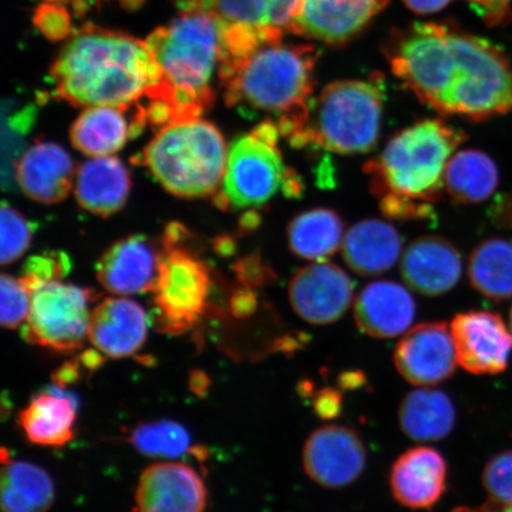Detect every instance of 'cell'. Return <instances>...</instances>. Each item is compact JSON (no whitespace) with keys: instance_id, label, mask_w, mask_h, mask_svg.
I'll return each instance as SVG.
<instances>
[{"instance_id":"obj_1","label":"cell","mask_w":512,"mask_h":512,"mask_svg":"<svg viewBox=\"0 0 512 512\" xmlns=\"http://www.w3.org/2000/svg\"><path fill=\"white\" fill-rule=\"evenodd\" d=\"M396 78L447 117L485 121L512 112V63L494 44L435 23H415L390 51Z\"/></svg>"},{"instance_id":"obj_2","label":"cell","mask_w":512,"mask_h":512,"mask_svg":"<svg viewBox=\"0 0 512 512\" xmlns=\"http://www.w3.org/2000/svg\"><path fill=\"white\" fill-rule=\"evenodd\" d=\"M50 75L56 95L70 105L124 111L150 99L162 79L146 42L93 24L74 32Z\"/></svg>"},{"instance_id":"obj_3","label":"cell","mask_w":512,"mask_h":512,"mask_svg":"<svg viewBox=\"0 0 512 512\" xmlns=\"http://www.w3.org/2000/svg\"><path fill=\"white\" fill-rule=\"evenodd\" d=\"M317 59L316 48L306 44H262L219 68L227 104L274 115L280 134L291 138L309 117Z\"/></svg>"},{"instance_id":"obj_4","label":"cell","mask_w":512,"mask_h":512,"mask_svg":"<svg viewBox=\"0 0 512 512\" xmlns=\"http://www.w3.org/2000/svg\"><path fill=\"white\" fill-rule=\"evenodd\" d=\"M222 28L214 10L184 11L145 41L162 73L150 100L168 104L174 121L198 118L213 104L210 81L221 60Z\"/></svg>"},{"instance_id":"obj_5","label":"cell","mask_w":512,"mask_h":512,"mask_svg":"<svg viewBox=\"0 0 512 512\" xmlns=\"http://www.w3.org/2000/svg\"><path fill=\"white\" fill-rule=\"evenodd\" d=\"M465 139V132L438 119L405 128L364 168L371 191L380 198L394 195L428 204L437 201L445 185L446 166Z\"/></svg>"},{"instance_id":"obj_6","label":"cell","mask_w":512,"mask_h":512,"mask_svg":"<svg viewBox=\"0 0 512 512\" xmlns=\"http://www.w3.org/2000/svg\"><path fill=\"white\" fill-rule=\"evenodd\" d=\"M228 153L222 133L198 117L160 127L142 162L172 195L207 197L221 188Z\"/></svg>"},{"instance_id":"obj_7","label":"cell","mask_w":512,"mask_h":512,"mask_svg":"<svg viewBox=\"0 0 512 512\" xmlns=\"http://www.w3.org/2000/svg\"><path fill=\"white\" fill-rule=\"evenodd\" d=\"M383 101L380 79L331 83L311 101L305 124L288 139L297 149L318 147L339 155L367 153L380 137Z\"/></svg>"},{"instance_id":"obj_8","label":"cell","mask_w":512,"mask_h":512,"mask_svg":"<svg viewBox=\"0 0 512 512\" xmlns=\"http://www.w3.org/2000/svg\"><path fill=\"white\" fill-rule=\"evenodd\" d=\"M166 235L159 274L153 288L157 324L163 332L183 334L200 322L207 310L208 266Z\"/></svg>"},{"instance_id":"obj_9","label":"cell","mask_w":512,"mask_h":512,"mask_svg":"<svg viewBox=\"0 0 512 512\" xmlns=\"http://www.w3.org/2000/svg\"><path fill=\"white\" fill-rule=\"evenodd\" d=\"M28 284L32 290L24 329L28 341L60 352L80 349L91 324V292L57 279Z\"/></svg>"},{"instance_id":"obj_10","label":"cell","mask_w":512,"mask_h":512,"mask_svg":"<svg viewBox=\"0 0 512 512\" xmlns=\"http://www.w3.org/2000/svg\"><path fill=\"white\" fill-rule=\"evenodd\" d=\"M287 171L278 142L255 131L240 137L230 146L217 204L221 208L260 207L284 188Z\"/></svg>"},{"instance_id":"obj_11","label":"cell","mask_w":512,"mask_h":512,"mask_svg":"<svg viewBox=\"0 0 512 512\" xmlns=\"http://www.w3.org/2000/svg\"><path fill=\"white\" fill-rule=\"evenodd\" d=\"M367 448L354 428L328 425L313 431L303 450L306 475L326 489H342L363 475Z\"/></svg>"},{"instance_id":"obj_12","label":"cell","mask_w":512,"mask_h":512,"mask_svg":"<svg viewBox=\"0 0 512 512\" xmlns=\"http://www.w3.org/2000/svg\"><path fill=\"white\" fill-rule=\"evenodd\" d=\"M394 363L413 386H435L450 379L458 364L450 326L437 322L414 326L396 345Z\"/></svg>"},{"instance_id":"obj_13","label":"cell","mask_w":512,"mask_h":512,"mask_svg":"<svg viewBox=\"0 0 512 512\" xmlns=\"http://www.w3.org/2000/svg\"><path fill=\"white\" fill-rule=\"evenodd\" d=\"M450 328L460 367L475 375L507 369L512 335L501 316L489 311L459 313Z\"/></svg>"},{"instance_id":"obj_14","label":"cell","mask_w":512,"mask_h":512,"mask_svg":"<svg viewBox=\"0 0 512 512\" xmlns=\"http://www.w3.org/2000/svg\"><path fill=\"white\" fill-rule=\"evenodd\" d=\"M292 309L313 325L336 323L349 310L354 281L341 267L317 261L299 270L288 290Z\"/></svg>"},{"instance_id":"obj_15","label":"cell","mask_w":512,"mask_h":512,"mask_svg":"<svg viewBox=\"0 0 512 512\" xmlns=\"http://www.w3.org/2000/svg\"><path fill=\"white\" fill-rule=\"evenodd\" d=\"M137 512H202L207 490L192 467L160 463L147 467L136 492Z\"/></svg>"},{"instance_id":"obj_16","label":"cell","mask_w":512,"mask_h":512,"mask_svg":"<svg viewBox=\"0 0 512 512\" xmlns=\"http://www.w3.org/2000/svg\"><path fill=\"white\" fill-rule=\"evenodd\" d=\"M446 459L435 448L419 446L402 453L390 470L395 501L413 510H431L447 489Z\"/></svg>"},{"instance_id":"obj_17","label":"cell","mask_w":512,"mask_h":512,"mask_svg":"<svg viewBox=\"0 0 512 512\" xmlns=\"http://www.w3.org/2000/svg\"><path fill=\"white\" fill-rule=\"evenodd\" d=\"M162 254L144 236L115 242L96 265V274L108 292L118 296L153 291Z\"/></svg>"},{"instance_id":"obj_18","label":"cell","mask_w":512,"mask_h":512,"mask_svg":"<svg viewBox=\"0 0 512 512\" xmlns=\"http://www.w3.org/2000/svg\"><path fill=\"white\" fill-rule=\"evenodd\" d=\"M401 275L422 296L437 297L451 291L462 277V256L439 236H422L402 254Z\"/></svg>"},{"instance_id":"obj_19","label":"cell","mask_w":512,"mask_h":512,"mask_svg":"<svg viewBox=\"0 0 512 512\" xmlns=\"http://www.w3.org/2000/svg\"><path fill=\"white\" fill-rule=\"evenodd\" d=\"M388 0H303L296 34L329 44L348 41L386 8Z\"/></svg>"},{"instance_id":"obj_20","label":"cell","mask_w":512,"mask_h":512,"mask_svg":"<svg viewBox=\"0 0 512 512\" xmlns=\"http://www.w3.org/2000/svg\"><path fill=\"white\" fill-rule=\"evenodd\" d=\"M147 336L143 307L125 298H107L95 307L88 339L96 351L111 358L136 354Z\"/></svg>"},{"instance_id":"obj_21","label":"cell","mask_w":512,"mask_h":512,"mask_svg":"<svg viewBox=\"0 0 512 512\" xmlns=\"http://www.w3.org/2000/svg\"><path fill=\"white\" fill-rule=\"evenodd\" d=\"M355 320L363 334L394 338L412 325L416 305L412 294L394 281L380 280L364 287L355 300Z\"/></svg>"},{"instance_id":"obj_22","label":"cell","mask_w":512,"mask_h":512,"mask_svg":"<svg viewBox=\"0 0 512 512\" xmlns=\"http://www.w3.org/2000/svg\"><path fill=\"white\" fill-rule=\"evenodd\" d=\"M19 187L31 200L53 204L72 190L76 171L66 150L54 143H37L19 159L16 169Z\"/></svg>"},{"instance_id":"obj_23","label":"cell","mask_w":512,"mask_h":512,"mask_svg":"<svg viewBox=\"0 0 512 512\" xmlns=\"http://www.w3.org/2000/svg\"><path fill=\"white\" fill-rule=\"evenodd\" d=\"M74 188L83 209L107 217L125 206L131 177L118 158L93 157L79 166Z\"/></svg>"},{"instance_id":"obj_24","label":"cell","mask_w":512,"mask_h":512,"mask_svg":"<svg viewBox=\"0 0 512 512\" xmlns=\"http://www.w3.org/2000/svg\"><path fill=\"white\" fill-rule=\"evenodd\" d=\"M343 256L357 274L377 275L399 260L402 239L392 224L382 220H363L352 226L343 241Z\"/></svg>"},{"instance_id":"obj_25","label":"cell","mask_w":512,"mask_h":512,"mask_svg":"<svg viewBox=\"0 0 512 512\" xmlns=\"http://www.w3.org/2000/svg\"><path fill=\"white\" fill-rule=\"evenodd\" d=\"M125 112L110 106L87 107L70 128L75 149L92 158L112 156L123 149L144 127L128 123Z\"/></svg>"},{"instance_id":"obj_26","label":"cell","mask_w":512,"mask_h":512,"mask_svg":"<svg viewBox=\"0 0 512 512\" xmlns=\"http://www.w3.org/2000/svg\"><path fill=\"white\" fill-rule=\"evenodd\" d=\"M456 419V408L450 396L438 389L412 390L399 408L401 431L422 443L448 437L456 426Z\"/></svg>"},{"instance_id":"obj_27","label":"cell","mask_w":512,"mask_h":512,"mask_svg":"<svg viewBox=\"0 0 512 512\" xmlns=\"http://www.w3.org/2000/svg\"><path fill=\"white\" fill-rule=\"evenodd\" d=\"M76 407L68 396L43 393L19 414V425L32 444L61 447L74 437Z\"/></svg>"},{"instance_id":"obj_28","label":"cell","mask_w":512,"mask_h":512,"mask_svg":"<svg viewBox=\"0 0 512 512\" xmlns=\"http://www.w3.org/2000/svg\"><path fill=\"white\" fill-rule=\"evenodd\" d=\"M54 483L42 467L3 460L0 502L3 512H47L54 502Z\"/></svg>"},{"instance_id":"obj_29","label":"cell","mask_w":512,"mask_h":512,"mask_svg":"<svg viewBox=\"0 0 512 512\" xmlns=\"http://www.w3.org/2000/svg\"><path fill=\"white\" fill-rule=\"evenodd\" d=\"M344 224L336 211L325 208L305 211L287 229L288 246L299 258L323 261L334 255L344 241Z\"/></svg>"},{"instance_id":"obj_30","label":"cell","mask_w":512,"mask_h":512,"mask_svg":"<svg viewBox=\"0 0 512 512\" xmlns=\"http://www.w3.org/2000/svg\"><path fill=\"white\" fill-rule=\"evenodd\" d=\"M498 183L497 165L482 151H460L446 166V189L453 200L460 203L475 204L489 200Z\"/></svg>"},{"instance_id":"obj_31","label":"cell","mask_w":512,"mask_h":512,"mask_svg":"<svg viewBox=\"0 0 512 512\" xmlns=\"http://www.w3.org/2000/svg\"><path fill=\"white\" fill-rule=\"evenodd\" d=\"M469 279L475 290L492 300L512 297V241L491 238L473 249Z\"/></svg>"},{"instance_id":"obj_32","label":"cell","mask_w":512,"mask_h":512,"mask_svg":"<svg viewBox=\"0 0 512 512\" xmlns=\"http://www.w3.org/2000/svg\"><path fill=\"white\" fill-rule=\"evenodd\" d=\"M303 0H215L213 9L222 21L253 29L296 32Z\"/></svg>"},{"instance_id":"obj_33","label":"cell","mask_w":512,"mask_h":512,"mask_svg":"<svg viewBox=\"0 0 512 512\" xmlns=\"http://www.w3.org/2000/svg\"><path fill=\"white\" fill-rule=\"evenodd\" d=\"M134 448L143 456L176 459L190 451L191 438L178 422L158 420L138 425L130 435Z\"/></svg>"},{"instance_id":"obj_34","label":"cell","mask_w":512,"mask_h":512,"mask_svg":"<svg viewBox=\"0 0 512 512\" xmlns=\"http://www.w3.org/2000/svg\"><path fill=\"white\" fill-rule=\"evenodd\" d=\"M0 323L6 329H16L27 322L32 290L27 280L3 274L0 278Z\"/></svg>"},{"instance_id":"obj_35","label":"cell","mask_w":512,"mask_h":512,"mask_svg":"<svg viewBox=\"0 0 512 512\" xmlns=\"http://www.w3.org/2000/svg\"><path fill=\"white\" fill-rule=\"evenodd\" d=\"M0 223H2V228H0L2 229L0 259H2V265L6 266L12 264L27 252L34 227L16 209L5 203H3Z\"/></svg>"},{"instance_id":"obj_36","label":"cell","mask_w":512,"mask_h":512,"mask_svg":"<svg viewBox=\"0 0 512 512\" xmlns=\"http://www.w3.org/2000/svg\"><path fill=\"white\" fill-rule=\"evenodd\" d=\"M483 485L491 502L511 507L512 451L499 453L489 460L483 472Z\"/></svg>"},{"instance_id":"obj_37","label":"cell","mask_w":512,"mask_h":512,"mask_svg":"<svg viewBox=\"0 0 512 512\" xmlns=\"http://www.w3.org/2000/svg\"><path fill=\"white\" fill-rule=\"evenodd\" d=\"M35 27L51 42L72 36V21L62 5L41 4L34 15Z\"/></svg>"},{"instance_id":"obj_38","label":"cell","mask_w":512,"mask_h":512,"mask_svg":"<svg viewBox=\"0 0 512 512\" xmlns=\"http://www.w3.org/2000/svg\"><path fill=\"white\" fill-rule=\"evenodd\" d=\"M382 213L392 219H428L433 217L430 204L409 200V198L388 195L381 197Z\"/></svg>"},{"instance_id":"obj_39","label":"cell","mask_w":512,"mask_h":512,"mask_svg":"<svg viewBox=\"0 0 512 512\" xmlns=\"http://www.w3.org/2000/svg\"><path fill=\"white\" fill-rule=\"evenodd\" d=\"M489 27H502L512 21V0H467Z\"/></svg>"},{"instance_id":"obj_40","label":"cell","mask_w":512,"mask_h":512,"mask_svg":"<svg viewBox=\"0 0 512 512\" xmlns=\"http://www.w3.org/2000/svg\"><path fill=\"white\" fill-rule=\"evenodd\" d=\"M313 407L320 418L334 419L342 412V395L331 388L320 390L313 402Z\"/></svg>"},{"instance_id":"obj_41","label":"cell","mask_w":512,"mask_h":512,"mask_svg":"<svg viewBox=\"0 0 512 512\" xmlns=\"http://www.w3.org/2000/svg\"><path fill=\"white\" fill-rule=\"evenodd\" d=\"M409 9L418 14H433L443 10L451 0H403Z\"/></svg>"},{"instance_id":"obj_42","label":"cell","mask_w":512,"mask_h":512,"mask_svg":"<svg viewBox=\"0 0 512 512\" xmlns=\"http://www.w3.org/2000/svg\"><path fill=\"white\" fill-rule=\"evenodd\" d=\"M233 306L236 315L247 316L255 310L256 299L251 293H242L235 298Z\"/></svg>"},{"instance_id":"obj_43","label":"cell","mask_w":512,"mask_h":512,"mask_svg":"<svg viewBox=\"0 0 512 512\" xmlns=\"http://www.w3.org/2000/svg\"><path fill=\"white\" fill-rule=\"evenodd\" d=\"M179 9L184 11L211 10L215 0H175Z\"/></svg>"},{"instance_id":"obj_44","label":"cell","mask_w":512,"mask_h":512,"mask_svg":"<svg viewBox=\"0 0 512 512\" xmlns=\"http://www.w3.org/2000/svg\"><path fill=\"white\" fill-rule=\"evenodd\" d=\"M452 512H512L511 507H505V505L489 502L482 507L470 508V507H459L454 509Z\"/></svg>"},{"instance_id":"obj_45","label":"cell","mask_w":512,"mask_h":512,"mask_svg":"<svg viewBox=\"0 0 512 512\" xmlns=\"http://www.w3.org/2000/svg\"><path fill=\"white\" fill-rule=\"evenodd\" d=\"M126 9H137L142 5L143 0H121Z\"/></svg>"},{"instance_id":"obj_46","label":"cell","mask_w":512,"mask_h":512,"mask_svg":"<svg viewBox=\"0 0 512 512\" xmlns=\"http://www.w3.org/2000/svg\"><path fill=\"white\" fill-rule=\"evenodd\" d=\"M48 3L68 2V0H47Z\"/></svg>"},{"instance_id":"obj_47","label":"cell","mask_w":512,"mask_h":512,"mask_svg":"<svg viewBox=\"0 0 512 512\" xmlns=\"http://www.w3.org/2000/svg\"><path fill=\"white\" fill-rule=\"evenodd\" d=\"M510 326H511V330H512V307H511V311H510Z\"/></svg>"}]
</instances>
